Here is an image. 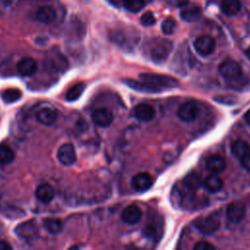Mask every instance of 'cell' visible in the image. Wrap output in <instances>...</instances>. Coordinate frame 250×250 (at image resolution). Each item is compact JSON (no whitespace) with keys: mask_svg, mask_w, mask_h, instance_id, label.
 <instances>
[{"mask_svg":"<svg viewBox=\"0 0 250 250\" xmlns=\"http://www.w3.org/2000/svg\"><path fill=\"white\" fill-rule=\"evenodd\" d=\"M35 195L39 201L43 203H49L55 197V190L51 185L43 183L37 187L35 190Z\"/></svg>","mask_w":250,"mask_h":250,"instance_id":"ac0fdd59","label":"cell"},{"mask_svg":"<svg viewBox=\"0 0 250 250\" xmlns=\"http://www.w3.org/2000/svg\"><path fill=\"white\" fill-rule=\"evenodd\" d=\"M244 117H245V120H246V122L250 125V109L245 113V115H244Z\"/></svg>","mask_w":250,"mask_h":250,"instance_id":"8d00e7d4","label":"cell"},{"mask_svg":"<svg viewBox=\"0 0 250 250\" xmlns=\"http://www.w3.org/2000/svg\"><path fill=\"white\" fill-rule=\"evenodd\" d=\"M201 16V8L195 4H187L180 12V17L187 22L196 21Z\"/></svg>","mask_w":250,"mask_h":250,"instance_id":"9a60e30c","label":"cell"},{"mask_svg":"<svg viewBox=\"0 0 250 250\" xmlns=\"http://www.w3.org/2000/svg\"><path fill=\"white\" fill-rule=\"evenodd\" d=\"M58 160L64 166H70L76 161V151L72 144L66 143L62 145L57 152Z\"/></svg>","mask_w":250,"mask_h":250,"instance_id":"8992f818","label":"cell"},{"mask_svg":"<svg viewBox=\"0 0 250 250\" xmlns=\"http://www.w3.org/2000/svg\"><path fill=\"white\" fill-rule=\"evenodd\" d=\"M177 23L173 18H167L165 19L161 23V30L164 34H172L176 29Z\"/></svg>","mask_w":250,"mask_h":250,"instance_id":"4dcf8cb0","label":"cell"},{"mask_svg":"<svg viewBox=\"0 0 250 250\" xmlns=\"http://www.w3.org/2000/svg\"><path fill=\"white\" fill-rule=\"evenodd\" d=\"M155 22H156L155 17H154V15L150 11L146 12L141 17V23L144 26H152V25L155 24Z\"/></svg>","mask_w":250,"mask_h":250,"instance_id":"1f68e13d","label":"cell"},{"mask_svg":"<svg viewBox=\"0 0 250 250\" xmlns=\"http://www.w3.org/2000/svg\"><path fill=\"white\" fill-rule=\"evenodd\" d=\"M223 185H224L223 180L217 174H212L207 178H205V180L203 181V187L205 188V189L212 193H215L221 190L223 188Z\"/></svg>","mask_w":250,"mask_h":250,"instance_id":"44dd1931","label":"cell"},{"mask_svg":"<svg viewBox=\"0 0 250 250\" xmlns=\"http://www.w3.org/2000/svg\"><path fill=\"white\" fill-rule=\"evenodd\" d=\"M226 215L230 223L238 224L245 217V207L240 202H232L228 205Z\"/></svg>","mask_w":250,"mask_h":250,"instance_id":"9c48e42d","label":"cell"},{"mask_svg":"<svg viewBox=\"0 0 250 250\" xmlns=\"http://www.w3.org/2000/svg\"><path fill=\"white\" fill-rule=\"evenodd\" d=\"M35 19L41 23L50 24L56 21L57 12L53 6L44 5L35 12Z\"/></svg>","mask_w":250,"mask_h":250,"instance_id":"7c38bea8","label":"cell"},{"mask_svg":"<svg viewBox=\"0 0 250 250\" xmlns=\"http://www.w3.org/2000/svg\"><path fill=\"white\" fill-rule=\"evenodd\" d=\"M173 42L166 38L153 39L148 47V54L154 62H163L167 60L173 50Z\"/></svg>","mask_w":250,"mask_h":250,"instance_id":"7a4b0ae2","label":"cell"},{"mask_svg":"<svg viewBox=\"0 0 250 250\" xmlns=\"http://www.w3.org/2000/svg\"><path fill=\"white\" fill-rule=\"evenodd\" d=\"M134 114L142 121H150L155 116V109L149 104H140L135 107Z\"/></svg>","mask_w":250,"mask_h":250,"instance_id":"e0dca14e","label":"cell"},{"mask_svg":"<svg viewBox=\"0 0 250 250\" xmlns=\"http://www.w3.org/2000/svg\"><path fill=\"white\" fill-rule=\"evenodd\" d=\"M2 99L5 103H15L19 101L21 98V90L17 88H11V89H6L5 91L2 92Z\"/></svg>","mask_w":250,"mask_h":250,"instance_id":"83f0119b","label":"cell"},{"mask_svg":"<svg viewBox=\"0 0 250 250\" xmlns=\"http://www.w3.org/2000/svg\"><path fill=\"white\" fill-rule=\"evenodd\" d=\"M193 47L195 51L203 57L211 55L216 48V43L215 40L209 36V35H201L198 36L194 42H193Z\"/></svg>","mask_w":250,"mask_h":250,"instance_id":"5b68a950","label":"cell"},{"mask_svg":"<svg viewBox=\"0 0 250 250\" xmlns=\"http://www.w3.org/2000/svg\"><path fill=\"white\" fill-rule=\"evenodd\" d=\"M194 250H214L215 246L207 241H199L193 246Z\"/></svg>","mask_w":250,"mask_h":250,"instance_id":"d6a6232c","label":"cell"},{"mask_svg":"<svg viewBox=\"0 0 250 250\" xmlns=\"http://www.w3.org/2000/svg\"><path fill=\"white\" fill-rule=\"evenodd\" d=\"M220 8L223 14L231 17L236 15L240 11L241 4L239 0H221Z\"/></svg>","mask_w":250,"mask_h":250,"instance_id":"ffe728a7","label":"cell"},{"mask_svg":"<svg viewBox=\"0 0 250 250\" xmlns=\"http://www.w3.org/2000/svg\"><path fill=\"white\" fill-rule=\"evenodd\" d=\"M153 180L148 173L140 172L136 174L131 181L133 188L137 191H146L152 186Z\"/></svg>","mask_w":250,"mask_h":250,"instance_id":"8fae6325","label":"cell"},{"mask_svg":"<svg viewBox=\"0 0 250 250\" xmlns=\"http://www.w3.org/2000/svg\"><path fill=\"white\" fill-rule=\"evenodd\" d=\"M250 151V146L248 143L242 140L235 141L231 145V153L238 159L243 157L246 153Z\"/></svg>","mask_w":250,"mask_h":250,"instance_id":"7402d4cb","label":"cell"},{"mask_svg":"<svg viewBox=\"0 0 250 250\" xmlns=\"http://www.w3.org/2000/svg\"><path fill=\"white\" fill-rule=\"evenodd\" d=\"M183 184L184 186L187 188V189L188 190H196L199 187H200V184H201V181H200V177L194 173H191L189 175H188L184 181H183Z\"/></svg>","mask_w":250,"mask_h":250,"instance_id":"4316f807","label":"cell"},{"mask_svg":"<svg viewBox=\"0 0 250 250\" xmlns=\"http://www.w3.org/2000/svg\"><path fill=\"white\" fill-rule=\"evenodd\" d=\"M36 119L45 126H51L58 119V111L56 108L50 106L42 107L36 112Z\"/></svg>","mask_w":250,"mask_h":250,"instance_id":"4fadbf2b","label":"cell"},{"mask_svg":"<svg viewBox=\"0 0 250 250\" xmlns=\"http://www.w3.org/2000/svg\"><path fill=\"white\" fill-rule=\"evenodd\" d=\"M165 2L170 7L180 8L186 6L189 2V0H165Z\"/></svg>","mask_w":250,"mask_h":250,"instance_id":"836d02e7","label":"cell"},{"mask_svg":"<svg viewBox=\"0 0 250 250\" xmlns=\"http://www.w3.org/2000/svg\"><path fill=\"white\" fill-rule=\"evenodd\" d=\"M140 78L145 83L148 84L152 88L156 90V92H161L165 89H172L176 88L179 85L177 79L171 76L163 75V74H156L150 72H145L140 74Z\"/></svg>","mask_w":250,"mask_h":250,"instance_id":"6da1fadb","label":"cell"},{"mask_svg":"<svg viewBox=\"0 0 250 250\" xmlns=\"http://www.w3.org/2000/svg\"><path fill=\"white\" fill-rule=\"evenodd\" d=\"M45 229L51 234H58L62 230V223L57 218H46L43 222Z\"/></svg>","mask_w":250,"mask_h":250,"instance_id":"cb8c5ba5","label":"cell"},{"mask_svg":"<svg viewBox=\"0 0 250 250\" xmlns=\"http://www.w3.org/2000/svg\"><path fill=\"white\" fill-rule=\"evenodd\" d=\"M15 159L14 150L5 144L0 145V165H7Z\"/></svg>","mask_w":250,"mask_h":250,"instance_id":"484cf974","label":"cell"},{"mask_svg":"<svg viewBox=\"0 0 250 250\" xmlns=\"http://www.w3.org/2000/svg\"><path fill=\"white\" fill-rule=\"evenodd\" d=\"M17 70L21 76H32L37 71V63L32 58H22L17 63Z\"/></svg>","mask_w":250,"mask_h":250,"instance_id":"5bb4252c","label":"cell"},{"mask_svg":"<svg viewBox=\"0 0 250 250\" xmlns=\"http://www.w3.org/2000/svg\"><path fill=\"white\" fill-rule=\"evenodd\" d=\"M10 249H12V245L8 241L4 239H0V250H10Z\"/></svg>","mask_w":250,"mask_h":250,"instance_id":"d590c367","label":"cell"},{"mask_svg":"<svg viewBox=\"0 0 250 250\" xmlns=\"http://www.w3.org/2000/svg\"><path fill=\"white\" fill-rule=\"evenodd\" d=\"M92 120L99 127H107L113 120V114L109 109L105 107H100L93 111Z\"/></svg>","mask_w":250,"mask_h":250,"instance_id":"30bf717a","label":"cell"},{"mask_svg":"<svg viewBox=\"0 0 250 250\" xmlns=\"http://www.w3.org/2000/svg\"><path fill=\"white\" fill-rule=\"evenodd\" d=\"M141 218H142V211L136 205L127 206L121 214L122 221L129 225L137 224L138 222H140Z\"/></svg>","mask_w":250,"mask_h":250,"instance_id":"2e32d148","label":"cell"},{"mask_svg":"<svg viewBox=\"0 0 250 250\" xmlns=\"http://www.w3.org/2000/svg\"><path fill=\"white\" fill-rule=\"evenodd\" d=\"M241 165L244 169H246L247 171H250V151L248 153H246L243 157H241L240 159Z\"/></svg>","mask_w":250,"mask_h":250,"instance_id":"e575fe53","label":"cell"},{"mask_svg":"<svg viewBox=\"0 0 250 250\" xmlns=\"http://www.w3.org/2000/svg\"><path fill=\"white\" fill-rule=\"evenodd\" d=\"M206 167L213 174H219L225 171L227 162L225 158L220 155H211L206 160Z\"/></svg>","mask_w":250,"mask_h":250,"instance_id":"d6986e66","label":"cell"},{"mask_svg":"<svg viewBox=\"0 0 250 250\" xmlns=\"http://www.w3.org/2000/svg\"><path fill=\"white\" fill-rule=\"evenodd\" d=\"M16 234L24 240H31L37 235V226L34 221H26L18 225L15 229Z\"/></svg>","mask_w":250,"mask_h":250,"instance_id":"ba28073f","label":"cell"},{"mask_svg":"<svg viewBox=\"0 0 250 250\" xmlns=\"http://www.w3.org/2000/svg\"><path fill=\"white\" fill-rule=\"evenodd\" d=\"M85 90V84L80 82L69 88L65 94V100L67 102H74L78 100Z\"/></svg>","mask_w":250,"mask_h":250,"instance_id":"d4e9b609","label":"cell"},{"mask_svg":"<svg viewBox=\"0 0 250 250\" xmlns=\"http://www.w3.org/2000/svg\"><path fill=\"white\" fill-rule=\"evenodd\" d=\"M199 113V106L194 102H187L183 104L177 112L178 117L184 122L193 121Z\"/></svg>","mask_w":250,"mask_h":250,"instance_id":"52a82bcc","label":"cell"},{"mask_svg":"<svg viewBox=\"0 0 250 250\" xmlns=\"http://www.w3.org/2000/svg\"><path fill=\"white\" fill-rule=\"evenodd\" d=\"M11 2V0H0V5L4 4V5H9V3Z\"/></svg>","mask_w":250,"mask_h":250,"instance_id":"74e56055","label":"cell"},{"mask_svg":"<svg viewBox=\"0 0 250 250\" xmlns=\"http://www.w3.org/2000/svg\"><path fill=\"white\" fill-rule=\"evenodd\" d=\"M125 84L127 86H129L130 88L139 91V92H145V93H157L156 90L154 88H152L151 86H149L148 84L145 83L144 81H137V80H133V79H126Z\"/></svg>","mask_w":250,"mask_h":250,"instance_id":"603a6c76","label":"cell"},{"mask_svg":"<svg viewBox=\"0 0 250 250\" xmlns=\"http://www.w3.org/2000/svg\"><path fill=\"white\" fill-rule=\"evenodd\" d=\"M124 8L131 13H138L144 9L146 3L144 0H122Z\"/></svg>","mask_w":250,"mask_h":250,"instance_id":"f1b7e54d","label":"cell"},{"mask_svg":"<svg viewBox=\"0 0 250 250\" xmlns=\"http://www.w3.org/2000/svg\"><path fill=\"white\" fill-rule=\"evenodd\" d=\"M220 74L228 80H237L242 75V69L233 60H225L219 65Z\"/></svg>","mask_w":250,"mask_h":250,"instance_id":"277c9868","label":"cell"},{"mask_svg":"<svg viewBox=\"0 0 250 250\" xmlns=\"http://www.w3.org/2000/svg\"><path fill=\"white\" fill-rule=\"evenodd\" d=\"M246 55H247V57L250 59V46H249V48H248L247 51H246Z\"/></svg>","mask_w":250,"mask_h":250,"instance_id":"f35d334b","label":"cell"},{"mask_svg":"<svg viewBox=\"0 0 250 250\" xmlns=\"http://www.w3.org/2000/svg\"><path fill=\"white\" fill-rule=\"evenodd\" d=\"M220 219L216 214L199 217L193 222L195 228L204 234H212L217 231L220 228Z\"/></svg>","mask_w":250,"mask_h":250,"instance_id":"3957f363","label":"cell"},{"mask_svg":"<svg viewBox=\"0 0 250 250\" xmlns=\"http://www.w3.org/2000/svg\"><path fill=\"white\" fill-rule=\"evenodd\" d=\"M144 235L149 239H158L159 238V229L157 228V224L150 222L147 224L143 231Z\"/></svg>","mask_w":250,"mask_h":250,"instance_id":"f546056e","label":"cell"}]
</instances>
